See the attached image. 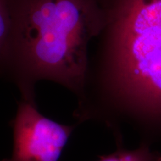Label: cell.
<instances>
[{
  "label": "cell",
  "mask_w": 161,
  "mask_h": 161,
  "mask_svg": "<svg viewBox=\"0 0 161 161\" xmlns=\"http://www.w3.org/2000/svg\"><path fill=\"white\" fill-rule=\"evenodd\" d=\"M105 22L101 0H17L7 75L22 93L49 80L84 99L89 43Z\"/></svg>",
  "instance_id": "obj_1"
},
{
  "label": "cell",
  "mask_w": 161,
  "mask_h": 161,
  "mask_svg": "<svg viewBox=\"0 0 161 161\" xmlns=\"http://www.w3.org/2000/svg\"><path fill=\"white\" fill-rule=\"evenodd\" d=\"M102 3L106 17L102 31L108 35L104 90L145 128L161 130V0Z\"/></svg>",
  "instance_id": "obj_2"
},
{
  "label": "cell",
  "mask_w": 161,
  "mask_h": 161,
  "mask_svg": "<svg viewBox=\"0 0 161 161\" xmlns=\"http://www.w3.org/2000/svg\"><path fill=\"white\" fill-rule=\"evenodd\" d=\"M11 125L13 153L3 161H58L75 128L40 114L34 95L22 96Z\"/></svg>",
  "instance_id": "obj_3"
},
{
  "label": "cell",
  "mask_w": 161,
  "mask_h": 161,
  "mask_svg": "<svg viewBox=\"0 0 161 161\" xmlns=\"http://www.w3.org/2000/svg\"><path fill=\"white\" fill-rule=\"evenodd\" d=\"M17 0H0V74H7L11 59Z\"/></svg>",
  "instance_id": "obj_4"
},
{
  "label": "cell",
  "mask_w": 161,
  "mask_h": 161,
  "mask_svg": "<svg viewBox=\"0 0 161 161\" xmlns=\"http://www.w3.org/2000/svg\"><path fill=\"white\" fill-rule=\"evenodd\" d=\"M98 161H161V154L151 150L148 144L145 143L134 150L119 149L102 157Z\"/></svg>",
  "instance_id": "obj_5"
}]
</instances>
